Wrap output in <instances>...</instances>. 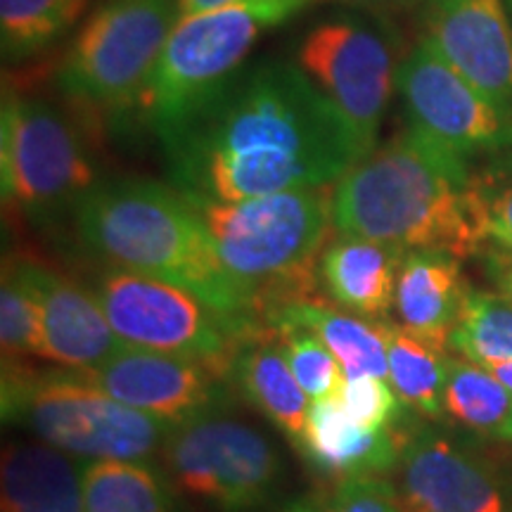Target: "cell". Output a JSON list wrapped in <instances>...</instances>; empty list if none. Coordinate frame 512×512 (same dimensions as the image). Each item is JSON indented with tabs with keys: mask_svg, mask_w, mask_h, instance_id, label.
Listing matches in <instances>:
<instances>
[{
	"mask_svg": "<svg viewBox=\"0 0 512 512\" xmlns=\"http://www.w3.org/2000/svg\"><path fill=\"white\" fill-rule=\"evenodd\" d=\"M72 223L79 245L107 268L183 287L242 337L266 328L249 294L223 268L200 211L176 185L102 178L76 207Z\"/></svg>",
	"mask_w": 512,
	"mask_h": 512,
	"instance_id": "3957f363",
	"label": "cell"
},
{
	"mask_svg": "<svg viewBox=\"0 0 512 512\" xmlns=\"http://www.w3.org/2000/svg\"><path fill=\"white\" fill-rule=\"evenodd\" d=\"M406 439L408 430L401 427L370 430L358 425L335 394L311 403L297 451L318 475L347 482L394 470L401 463Z\"/></svg>",
	"mask_w": 512,
	"mask_h": 512,
	"instance_id": "e0dca14e",
	"label": "cell"
},
{
	"mask_svg": "<svg viewBox=\"0 0 512 512\" xmlns=\"http://www.w3.org/2000/svg\"><path fill=\"white\" fill-rule=\"evenodd\" d=\"M444 413L479 437L512 441V392L477 363L448 358Z\"/></svg>",
	"mask_w": 512,
	"mask_h": 512,
	"instance_id": "d4e9b609",
	"label": "cell"
},
{
	"mask_svg": "<svg viewBox=\"0 0 512 512\" xmlns=\"http://www.w3.org/2000/svg\"><path fill=\"white\" fill-rule=\"evenodd\" d=\"M320 3L325 0H252L183 17L150 79L117 119L164 143L245 69L266 31L283 27Z\"/></svg>",
	"mask_w": 512,
	"mask_h": 512,
	"instance_id": "5b68a950",
	"label": "cell"
},
{
	"mask_svg": "<svg viewBox=\"0 0 512 512\" xmlns=\"http://www.w3.org/2000/svg\"><path fill=\"white\" fill-rule=\"evenodd\" d=\"M396 93L411 131L470 162L512 147V112L472 86L427 38L403 55Z\"/></svg>",
	"mask_w": 512,
	"mask_h": 512,
	"instance_id": "7c38bea8",
	"label": "cell"
},
{
	"mask_svg": "<svg viewBox=\"0 0 512 512\" xmlns=\"http://www.w3.org/2000/svg\"><path fill=\"white\" fill-rule=\"evenodd\" d=\"M283 512H406L396 491L380 477L337 482L328 494L306 496Z\"/></svg>",
	"mask_w": 512,
	"mask_h": 512,
	"instance_id": "4dcf8cb0",
	"label": "cell"
},
{
	"mask_svg": "<svg viewBox=\"0 0 512 512\" xmlns=\"http://www.w3.org/2000/svg\"><path fill=\"white\" fill-rule=\"evenodd\" d=\"M344 3L354 5V8H358V10L380 12V15H387V12L415 8V5L427 3V0H344Z\"/></svg>",
	"mask_w": 512,
	"mask_h": 512,
	"instance_id": "836d02e7",
	"label": "cell"
},
{
	"mask_svg": "<svg viewBox=\"0 0 512 512\" xmlns=\"http://www.w3.org/2000/svg\"><path fill=\"white\" fill-rule=\"evenodd\" d=\"M264 325L271 330L302 328L313 332L335 354L344 377H389L384 323H370L344 309L304 297L268 311Z\"/></svg>",
	"mask_w": 512,
	"mask_h": 512,
	"instance_id": "7402d4cb",
	"label": "cell"
},
{
	"mask_svg": "<svg viewBox=\"0 0 512 512\" xmlns=\"http://www.w3.org/2000/svg\"><path fill=\"white\" fill-rule=\"evenodd\" d=\"M472 178L470 159L406 128L335 183V233L465 259L486 240Z\"/></svg>",
	"mask_w": 512,
	"mask_h": 512,
	"instance_id": "7a4b0ae2",
	"label": "cell"
},
{
	"mask_svg": "<svg viewBox=\"0 0 512 512\" xmlns=\"http://www.w3.org/2000/svg\"><path fill=\"white\" fill-rule=\"evenodd\" d=\"M88 0H0V50L8 62L29 60L79 22Z\"/></svg>",
	"mask_w": 512,
	"mask_h": 512,
	"instance_id": "484cf974",
	"label": "cell"
},
{
	"mask_svg": "<svg viewBox=\"0 0 512 512\" xmlns=\"http://www.w3.org/2000/svg\"><path fill=\"white\" fill-rule=\"evenodd\" d=\"M24 266L43 306V358L86 373L126 347L93 287L88 290L36 261L24 259Z\"/></svg>",
	"mask_w": 512,
	"mask_h": 512,
	"instance_id": "2e32d148",
	"label": "cell"
},
{
	"mask_svg": "<svg viewBox=\"0 0 512 512\" xmlns=\"http://www.w3.org/2000/svg\"><path fill=\"white\" fill-rule=\"evenodd\" d=\"M337 396L351 418L370 430H392L403 422L406 406L382 377H344Z\"/></svg>",
	"mask_w": 512,
	"mask_h": 512,
	"instance_id": "1f68e13d",
	"label": "cell"
},
{
	"mask_svg": "<svg viewBox=\"0 0 512 512\" xmlns=\"http://www.w3.org/2000/svg\"><path fill=\"white\" fill-rule=\"evenodd\" d=\"M3 202L38 228L74 219L98 185V157L86 128L41 95L5 91L0 114Z\"/></svg>",
	"mask_w": 512,
	"mask_h": 512,
	"instance_id": "52a82bcc",
	"label": "cell"
},
{
	"mask_svg": "<svg viewBox=\"0 0 512 512\" xmlns=\"http://www.w3.org/2000/svg\"><path fill=\"white\" fill-rule=\"evenodd\" d=\"M472 181L486 238L512 249V147L491 157Z\"/></svg>",
	"mask_w": 512,
	"mask_h": 512,
	"instance_id": "f546056e",
	"label": "cell"
},
{
	"mask_svg": "<svg viewBox=\"0 0 512 512\" xmlns=\"http://www.w3.org/2000/svg\"><path fill=\"white\" fill-rule=\"evenodd\" d=\"M467 290L460 261L444 252H408L396 285L394 311L403 330L446 349Z\"/></svg>",
	"mask_w": 512,
	"mask_h": 512,
	"instance_id": "44dd1931",
	"label": "cell"
},
{
	"mask_svg": "<svg viewBox=\"0 0 512 512\" xmlns=\"http://www.w3.org/2000/svg\"><path fill=\"white\" fill-rule=\"evenodd\" d=\"M162 456L171 484L211 512L264 510L285 482L273 441L223 408L174 427Z\"/></svg>",
	"mask_w": 512,
	"mask_h": 512,
	"instance_id": "30bf717a",
	"label": "cell"
},
{
	"mask_svg": "<svg viewBox=\"0 0 512 512\" xmlns=\"http://www.w3.org/2000/svg\"><path fill=\"white\" fill-rule=\"evenodd\" d=\"M181 19L176 0H107L62 57L57 88L74 105L121 117Z\"/></svg>",
	"mask_w": 512,
	"mask_h": 512,
	"instance_id": "ba28073f",
	"label": "cell"
},
{
	"mask_svg": "<svg viewBox=\"0 0 512 512\" xmlns=\"http://www.w3.org/2000/svg\"><path fill=\"white\" fill-rule=\"evenodd\" d=\"M0 342L3 358H43V306L24 259H10L3 266Z\"/></svg>",
	"mask_w": 512,
	"mask_h": 512,
	"instance_id": "83f0119b",
	"label": "cell"
},
{
	"mask_svg": "<svg viewBox=\"0 0 512 512\" xmlns=\"http://www.w3.org/2000/svg\"><path fill=\"white\" fill-rule=\"evenodd\" d=\"M292 62L373 150L403 62L394 24L380 12H335L304 31Z\"/></svg>",
	"mask_w": 512,
	"mask_h": 512,
	"instance_id": "9c48e42d",
	"label": "cell"
},
{
	"mask_svg": "<svg viewBox=\"0 0 512 512\" xmlns=\"http://www.w3.org/2000/svg\"><path fill=\"white\" fill-rule=\"evenodd\" d=\"M389 382L406 408L439 418L444 413L448 358L444 349L427 342L399 323H384Z\"/></svg>",
	"mask_w": 512,
	"mask_h": 512,
	"instance_id": "cb8c5ba5",
	"label": "cell"
},
{
	"mask_svg": "<svg viewBox=\"0 0 512 512\" xmlns=\"http://www.w3.org/2000/svg\"><path fill=\"white\" fill-rule=\"evenodd\" d=\"M86 512H181L176 486L145 460H93L83 465Z\"/></svg>",
	"mask_w": 512,
	"mask_h": 512,
	"instance_id": "603a6c76",
	"label": "cell"
},
{
	"mask_svg": "<svg viewBox=\"0 0 512 512\" xmlns=\"http://www.w3.org/2000/svg\"><path fill=\"white\" fill-rule=\"evenodd\" d=\"M93 292L126 347L211 363L228 373L242 335L183 287L121 268L95 275Z\"/></svg>",
	"mask_w": 512,
	"mask_h": 512,
	"instance_id": "8fae6325",
	"label": "cell"
},
{
	"mask_svg": "<svg viewBox=\"0 0 512 512\" xmlns=\"http://www.w3.org/2000/svg\"><path fill=\"white\" fill-rule=\"evenodd\" d=\"M406 249L387 242L337 235L318 259V283L337 309L387 323Z\"/></svg>",
	"mask_w": 512,
	"mask_h": 512,
	"instance_id": "ac0fdd59",
	"label": "cell"
},
{
	"mask_svg": "<svg viewBox=\"0 0 512 512\" xmlns=\"http://www.w3.org/2000/svg\"><path fill=\"white\" fill-rule=\"evenodd\" d=\"M83 375L114 399L171 427L228 403L226 370L159 351L121 347L110 361Z\"/></svg>",
	"mask_w": 512,
	"mask_h": 512,
	"instance_id": "4fadbf2b",
	"label": "cell"
},
{
	"mask_svg": "<svg viewBox=\"0 0 512 512\" xmlns=\"http://www.w3.org/2000/svg\"><path fill=\"white\" fill-rule=\"evenodd\" d=\"M332 188H299L242 202L188 200L200 211L230 278L261 313L313 297L318 259L328 247Z\"/></svg>",
	"mask_w": 512,
	"mask_h": 512,
	"instance_id": "277c9868",
	"label": "cell"
},
{
	"mask_svg": "<svg viewBox=\"0 0 512 512\" xmlns=\"http://www.w3.org/2000/svg\"><path fill=\"white\" fill-rule=\"evenodd\" d=\"M425 38L486 98L512 112V22L505 0H427Z\"/></svg>",
	"mask_w": 512,
	"mask_h": 512,
	"instance_id": "9a60e30c",
	"label": "cell"
},
{
	"mask_svg": "<svg viewBox=\"0 0 512 512\" xmlns=\"http://www.w3.org/2000/svg\"><path fill=\"white\" fill-rule=\"evenodd\" d=\"M271 330V328H268ZM294 380L313 401L335 396L344 382V370L320 339L302 328L273 330Z\"/></svg>",
	"mask_w": 512,
	"mask_h": 512,
	"instance_id": "f1b7e54d",
	"label": "cell"
},
{
	"mask_svg": "<svg viewBox=\"0 0 512 512\" xmlns=\"http://www.w3.org/2000/svg\"><path fill=\"white\" fill-rule=\"evenodd\" d=\"M3 420L72 458L150 460L174 427L126 406L86 375L38 373L3 358Z\"/></svg>",
	"mask_w": 512,
	"mask_h": 512,
	"instance_id": "8992f818",
	"label": "cell"
},
{
	"mask_svg": "<svg viewBox=\"0 0 512 512\" xmlns=\"http://www.w3.org/2000/svg\"><path fill=\"white\" fill-rule=\"evenodd\" d=\"M242 3H252V0H176V5L181 8L183 17L204 15V12L233 8V5H242Z\"/></svg>",
	"mask_w": 512,
	"mask_h": 512,
	"instance_id": "d6a6232c",
	"label": "cell"
},
{
	"mask_svg": "<svg viewBox=\"0 0 512 512\" xmlns=\"http://www.w3.org/2000/svg\"><path fill=\"white\" fill-rule=\"evenodd\" d=\"M159 145L171 185L207 202L325 188L368 155L342 112L287 60L249 64Z\"/></svg>",
	"mask_w": 512,
	"mask_h": 512,
	"instance_id": "6da1fadb",
	"label": "cell"
},
{
	"mask_svg": "<svg viewBox=\"0 0 512 512\" xmlns=\"http://www.w3.org/2000/svg\"><path fill=\"white\" fill-rule=\"evenodd\" d=\"M228 377L252 406L271 420L294 446L302 444L309 418V396L294 380L273 330L261 328L242 337Z\"/></svg>",
	"mask_w": 512,
	"mask_h": 512,
	"instance_id": "d6986e66",
	"label": "cell"
},
{
	"mask_svg": "<svg viewBox=\"0 0 512 512\" xmlns=\"http://www.w3.org/2000/svg\"><path fill=\"white\" fill-rule=\"evenodd\" d=\"M486 370L512 392V363H491V366H486Z\"/></svg>",
	"mask_w": 512,
	"mask_h": 512,
	"instance_id": "e575fe53",
	"label": "cell"
},
{
	"mask_svg": "<svg viewBox=\"0 0 512 512\" xmlns=\"http://www.w3.org/2000/svg\"><path fill=\"white\" fill-rule=\"evenodd\" d=\"M399 465L403 505L411 512H512V494L496 467L441 432H408Z\"/></svg>",
	"mask_w": 512,
	"mask_h": 512,
	"instance_id": "5bb4252c",
	"label": "cell"
},
{
	"mask_svg": "<svg viewBox=\"0 0 512 512\" xmlns=\"http://www.w3.org/2000/svg\"><path fill=\"white\" fill-rule=\"evenodd\" d=\"M448 342L482 368L512 363V302L498 294L467 292Z\"/></svg>",
	"mask_w": 512,
	"mask_h": 512,
	"instance_id": "4316f807",
	"label": "cell"
},
{
	"mask_svg": "<svg viewBox=\"0 0 512 512\" xmlns=\"http://www.w3.org/2000/svg\"><path fill=\"white\" fill-rule=\"evenodd\" d=\"M505 5H508V15H510V22H512V0H505Z\"/></svg>",
	"mask_w": 512,
	"mask_h": 512,
	"instance_id": "d590c367",
	"label": "cell"
},
{
	"mask_svg": "<svg viewBox=\"0 0 512 512\" xmlns=\"http://www.w3.org/2000/svg\"><path fill=\"white\" fill-rule=\"evenodd\" d=\"M3 512H86L83 467L43 441H10L0 463Z\"/></svg>",
	"mask_w": 512,
	"mask_h": 512,
	"instance_id": "ffe728a7",
	"label": "cell"
}]
</instances>
